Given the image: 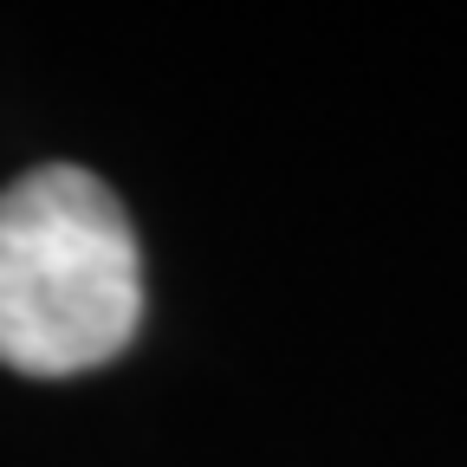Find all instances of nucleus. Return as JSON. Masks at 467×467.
I'll list each match as a JSON object with an SVG mask.
<instances>
[{"mask_svg":"<svg viewBox=\"0 0 467 467\" xmlns=\"http://www.w3.org/2000/svg\"><path fill=\"white\" fill-rule=\"evenodd\" d=\"M143 318L130 214L91 169L52 162L0 189V364L78 377L110 364Z\"/></svg>","mask_w":467,"mask_h":467,"instance_id":"f257e3e1","label":"nucleus"}]
</instances>
